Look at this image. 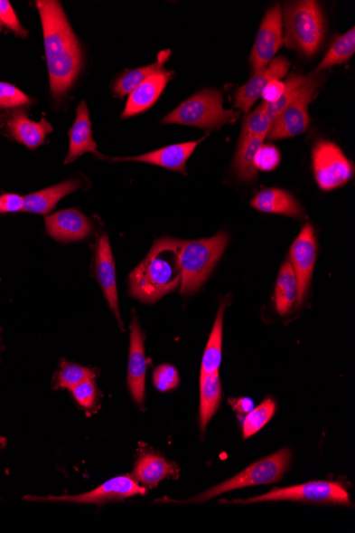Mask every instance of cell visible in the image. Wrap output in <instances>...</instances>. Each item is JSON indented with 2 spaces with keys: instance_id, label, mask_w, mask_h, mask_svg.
Wrapping results in <instances>:
<instances>
[{
  "instance_id": "obj_1",
  "label": "cell",
  "mask_w": 355,
  "mask_h": 533,
  "mask_svg": "<svg viewBox=\"0 0 355 533\" xmlns=\"http://www.w3.org/2000/svg\"><path fill=\"white\" fill-rule=\"evenodd\" d=\"M43 27L45 52L51 90L55 99H62L79 76L83 56L79 43L56 0L35 2Z\"/></svg>"
},
{
  "instance_id": "obj_2",
  "label": "cell",
  "mask_w": 355,
  "mask_h": 533,
  "mask_svg": "<svg viewBox=\"0 0 355 533\" xmlns=\"http://www.w3.org/2000/svg\"><path fill=\"white\" fill-rule=\"evenodd\" d=\"M178 239L161 238L146 258L131 272L129 294L142 302L158 301L182 283Z\"/></svg>"
},
{
  "instance_id": "obj_3",
  "label": "cell",
  "mask_w": 355,
  "mask_h": 533,
  "mask_svg": "<svg viewBox=\"0 0 355 533\" xmlns=\"http://www.w3.org/2000/svg\"><path fill=\"white\" fill-rule=\"evenodd\" d=\"M228 242L229 235L226 233H220L210 239L180 241V293L190 296L202 287L220 262Z\"/></svg>"
},
{
  "instance_id": "obj_4",
  "label": "cell",
  "mask_w": 355,
  "mask_h": 533,
  "mask_svg": "<svg viewBox=\"0 0 355 533\" xmlns=\"http://www.w3.org/2000/svg\"><path fill=\"white\" fill-rule=\"evenodd\" d=\"M285 45L312 57L321 48L324 36V20L321 5L313 0L286 3L282 14Z\"/></svg>"
},
{
  "instance_id": "obj_5",
  "label": "cell",
  "mask_w": 355,
  "mask_h": 533,
  "mask_svg": "<svg viewBox=\"0 0 355 533\" xmlns=\"http://www.w3.org/2000/svg\"><path fill=\"white\" fill-rule=\"evenodd\" d=\"M222 100L220 90H202L166 115L162 122L218 130L226 124H233L238 118V113L224 109Z\"/></svg>"
},
{
  "instance_id": "obj_6",
  "label": "cell",
  "mask_w": 355,
  "mask_h": 533,
  "mask_svg": "<svg viewBox=\"0 0 355 533\" xmlns=\"http://www.w3.org/2000/svg\"><path fill=\"white\" fill-rule=\"evenodd\" d=\"M292 462V452L288 448L273 453L266 458L258 460L240 471L239 474L230 478V480L210 488L196 498L186 502H204L216 498L220 494L230 492V490L243 489L252 486H261V484H269L278 482L290 469Z\"/></svg>"
},
{
  "instance_id": "obj_7",
  "label": "cell",
  "mask_w": 355,
  "mask_h": 533,
  "mask_svg": "<svg viewBox=\"0 0 355 533\" xmlns=\"http://www.w3.org/2000/svg\"><path fill=\"white\" fill-rule=\"evenodd\" d=\"M300 501L318 505L351 506L350 495L340 482L311 481L299 486L275 489L270 492L247 500H234L231 504H254L263 501Z\"/></svg>"
},
{
  "instance_id": "obj_8",
  "label": "cell",
  "mask_w": 355,
  "mask_h": 533,
  "mask_svg": "<svg viewBox=\"0 0 355 533\" xmlns=\"http://www.w3.org/2000/svg\"><path fill=\"white\" fill-rule=\"evenodd\" d=\"M323 77L313 72L304 84L297 99L288 105L274 120L267 135L268 140H285V138L303 135L308 130L311 119L309 106L315 100L317 90L322 84Z\"/></svg>"
},
{
  "instance_id": "obj_9",
  "label": "cell",
  "mask_w": 355,
  "mask_h": 533,
  "mask_svg": "<svg viewBox=\"0 0 355 533\" xmlns=\"http://www.w3.org/2000/svg\"><path fill=\"white\" fill-rule=\"evenodd\" d=\"M313 169L319 187L331 191L351 179L353 167L333 142L318 141L312 151Z\"/></svg>"
},
{
  "instance_id": "obj_10",
  "label": "cell",
  "mask_w": 355,
  "mask_h": 533,
  "mask_svg": "<svg viewBox=\"0 0 355 533\" xmlns=\"http://www.w3.org/2000/svg\"><path fill=\"white\" fill-rule=\"evenodd\" d=\"M146 488L137 483L131 476H119L102 483L89 492L70 495V496H50V498H30L26 496L25 500L40 501H66L75 504H105V502L123 500L134 498L135 495H144Z\"/></svg>"
},
{
  "instance_id": "obj_11",
  "label": "cell",
  "mask_w": 355,
  "mask_h": 533,
  "mask_svg": "<svg viewBox=\"0 0 355 533\" xmlns=\"http://www.w3.org/2000/svg\"><path fill=\"white\" fill-rule=\"evenodd\" d=\"M317 242L315 230L306 224L294 240L290 251V262L298 282L297 307L303 305L310 287L313 270L316 262Z\"/></svg>"
},
{
  "instance_id": "obj_12",
  "label": "cell",
  "mask_w": 355,
  "mask_h": 533,
  "mask_svg": "<svg viewBox=\"0 0 355 533\" xmlns=\"http://www.w3.org/2000/svg\"><path fill=\"white\" fill-rule=\"evenodd\" d=\"M283 43V15L279 5L270 8L265 14L258 29L250 64L255 71L268 65L275 59Z\"/></svg>"
},
{
  "instance_id": "obj_13",
  "label": "cell",
  "mask_w": 355,
  "mask_h": 533,
  "mask_svg": "<svg viewBox=\"0 0 355 533\" xmlns=\"http://www.w3.org/2000/svg\"><path fill=\"white\" fill-rule=\"evenodd\" d=\"M146 371L147 359L145 347H144V335L138 319L135 318L130 326L128 387L132 398L141 407L145 402Z\"/></svg>"
},
{
  "instance_id": "obj_14",
  "label": "cell",
  "mask_w": 355,
  "mask_h": 533,
  "mask_svg": "<svg viewBox=\"0 0 355 533\" xmlns=\"http://www.w3.org/2000/svg\"><path fill=\"white\" fill-rule=\"evenodd\" d=\"M291 63L285 57H278L272 60L268 65L255 71L250 81L237 90L236 107L244 113L248 114L252 106L258 99H261L263 90L269 81L274 79L285 77Z\"/></svg>"
},
{
  "instance_id": "obj_15",
  "label": "cell",
  "mask_w": 355,
  "mask_h": 533,
  "mask_svg": "<svg viewBox=\"0 0 355 533\" xmlns=\"http://www.w3.org/2000/svg\"><path fill=\"white\" fill-rule=\"evenodd\" d=\"M96 275L100 284L102 292L109 305L111 311L116 315L120 328L123 329V320L120 317L118 307V296L117 288L116 263L109 239L106 234L101 235L95 252Z\"/></svg>"
},
{
  "instance_id": "obj_16",
  "label": "cell",
  "mask_w": 355,
  "mask_h": 533,
  "mask_svg": "<svg viewBox=\"0 0 355 533\" xmlns=\"http://www.w3.org/2000/svg\"><path fill=\"white\" fill-rule=\"evenodd\" d=\"M45 223L48 234L63 243L84 240L93 232L92 222L76 209L59 211Z\"/></svg>"
},
{
  "instance_id": "obj_17",
  "label": "cell",
  "mask_w": 355,
  "mask_h": 533,
  "mask_svg": "<svg viewBox=\"0 0 355 533\" xmlns=\"http://www.w3.org/2000/svg\"><path fill=\"white\" fill-rule=\"evenodd\" d=\"M173 76V71L163 70L150 76L141 86L132 90L122 118L135 117V115L145 112L149 108H152L155 101L159 100L161 94L163 93L167 83L171 81Z\"/></svg>"
},
{
  "instance_id": "obj_18",
  "label": "cell",
  "mask_w": 355,
  "mask_h": 533,
  "mask_svg": "<svg viewBox=\"0 0 355 533\" xmlns=\"http://www.w3.org/2000/svg\"><path fill=\"white\" fill-rule=\"evenodd\" d=\"M201 141L173 144L171 147L160 148L145 155L127 157H117L114 161H136L149 163L156 167L172 169L174 172L185 174L186 162Z\"/></svg>"
},
{
  "instance_id": "obj_19",
  "label": "cell",
  "mask_w": 355,
  "mask_h": 533,
  "mask_svg": "<svg viewBox=\"0 0 355 533\" xmlns=\"http://www.w3.org/2000/svg\"><path fill=\"white\" fill-rule=\"evenodd\" d=\"M250 205L265 214H275L294 217V219H305V212L303 205L292 194L280 189H265L258 192Z\"/></svg>"
},
{
  "instance_id": "obj_20",
  "label": "cell",
  "mask_w": 355,
  "mask_h": 533,
  "mask_svg": "<svg viewBox=\"0 0 355 533\" xmlns=\"http://www.w3.org/2000/svg\"><path fill=\"white\" fill-rule=\"evenodd\" d=\"M98 145L93 138L91 119L86 100H82L77 108V117L70 131V150L65 165L74 162L86 153H95Z\"/></svg>"
},
{
  "instance_id": "obj_21",
  "label": "cell",
  "mask_w": 355,
  "mask_h": 533,
  "mask_svg": "<svg viewBox=\"0 0 355 533\" xmlns=\"http://www.w3.org/2000/svg\"><path fill=\"white\" fill-rule=\"evenodd\" d=\"M178 472L177 466L168 462L163 457L145 452L137 458L131 477L143 486L154 488L165 478L174 477Z\"/></svg>"
},
{
  "instance_id": "obj_22",
  "label": "cell",
  "mask_w": 355,
  "mask_h": 533,
  "mask_svg": "<svg viewBox=\"0 0 355 533\" xmlns=\"http://www.w3.org/2000/svg\"><path fill=\"white\" fill-rule=\"evenodd\" d=\"M7 126L12 138L25 145L29 149L41 147L48 133L52 131V126L45 119H41L40 122H33L23 111H16L12 114Z\"/></svg>"
},
{
  "instance_id": "obj_23",
  "label": "cell",
  "mask_w": 355,
  "mask_h": 533,
  "mask_svg": "<svg viewBox=\"0 0 355 533\" xmlns=\"http://www.w3.org/2000/svg\"><path fill=\"white\" fill-rule=\"evenodd\" d=\"M79 187V181L66 180L64 183L48 187V189L29 194L23 197V211L43 215L50 214L63 197Z\"/></svg>"
},
{
  "instance_id": "obj_24",
  "label": "cell",
  "mask_w": 355,
  "mask_h": 533,
  "mask_svg": "<svg viewBox=\"0 0 355 533\" xmlns=\"http://www.w3.org/2000/svg\"><path fill=\"white\" fill-rule=\"evenodd\" d=\"M264 138L256 137H240L238 147L233 161V169L240 180L252 183L257 178L255 157L263 145Z\"/></svg>"
},
{
  "instance_id": "obj_25",
  "label": "cell",
  "mask_w": 355,
  "mask_h": 533,
  "mask_svg": "<svg viewBox=\"0 0 355 533\" xmlns=\"http://www.w3.org/2000/svg\"><path fill=\"white\" fill-rule=\"evenodd\" d=\"M221 402V384L219 373L201 376V414L200 422L202 432L220 408Z\"/></svg>"
},
{
  "instance_id": "obj_26",
  "label": "cell",
  "mask_w": 355,
  "mask_h": 533,
  "mask_svg": "<svg viewBox=\"0 0 355 533\" xmlns=\"http://www.w3.org/2000/svg\"><path fill=\"white\" fill-rule=\"evenodd\" d=\"M226 301H221L215 323L209 338L206 349H204L201 375L219 373L222 358V331H224V315Z\"/></svg>"
},
{
  "instance_id": "obj_27",
  "label": "cell",
  "mask_w": 355,
  "mask_h": 533,
  "mask_svg": "<svg viewBox=\"0 0 355 533\" xmlns=\"http://www.w3.org/2000/svg\"><path fill=\"white\" fill-rule=\"evenodd\" d=\"M170 56V51L162 52L159 54L158 62L144 66V68L124 72V74L120 75L117 78V81L114 82V93H116L117 97L129 95L132 90H135L138 86H141V84L150 76L163 71L164 64Z\"/></svg>"
},
{
  "instance_id": "obj_28",
  "label": "cell",
  "mask_w": 355,
  "mask_h": 533,
  "mask_svg": "<svg viewBox=\"0 0 355 533\" xmlns=\"http://www.w3.org/2000/svg\"><path fill=\"white\" fill-rule=\"evenodd\" d=\"M298 282L290 262L283 263L276 283L275 304L280 315H285L292 310L297 302Z\"/></svg>"
},
{
  "instance_id": "obj_29",
  "label": "cell",
  "mask_w": 355,
  "mask_h": 533,
  "mask_svg": "<svg viewBox=\"0 0 355 533\" xmlns=\"http://www.w3.org/2000/svg\"><path fill=\"white\" fill-rule=\"evenodd\" d=\"M355 52V30H349L348 33L339 36L330 47L326 56L322 59L321 64L314 71L316 74L334 65L344 64L351 59Z\"/></svg>"
},
{
  "instance_id": "obj_30",
  "label": "cell",
  "mask_w": 355,
  "mask_h": 533,
  "mask_svg": "<svg viewBox=\"0 0 355 533\" xmlns=\"http://www.w3.org/2000/svg\"><path fill=\"white\" fill-rule=\"evenodd\" d=\"M306 78H308V76L305 77L298 74H291L285 82V92H283L280 99L274 102V104H265V102H263L265 113H266L267 118L272 120V123L288 105L292 104V102L297 99L301 90L304 88Z\"/></svg>"
},
{
  "instance_id": "obj_31",
  "label": "cell",
  "mask_w": 355,
  "mask_h": 533,
  "mask_svg": "<svg viewBox=\"0 0 355 533\" xmlns=\"http://www.w3.org/2000/svg\"><path fill=\"white\" fill-rule=\"evenodd\" d=\"M276 412V403L272 398L265 399V401L250 411L248 414L244 416L243 422V435L244 439H248L252 435L260 432V430L267 425V423L272 420Z\"/></svg>"
},
{
  "instance_id": "obj_32",
  "label": "cell",
  "mask_w": 355,
  "mask_h": 533,
  "mask_svg": "<svg viewBox=\"0 0 355 533\" xmlns=\"http://www.w3.org/2000/svg\"><path fill=\"white\" fill-rule=\"evenodd\" d=\"M94 378L95 373L91 369L77 365V363L62 361L56 386L70 390L75 385L81 384L82 381Z\"/></svg>"
},
{
  "instance_id": "obj_33",
  "label": "cell",
  "mask_w": 355,
  "mask_h": 533,
  "mask_svg": "<svg viewBox=\"0 0 355 533\" xmlns=\"http://www.w3.org/2000/svg\"><path fill=\"white\" fill-rule=\"evenodd\" d=\"M272 120L267 118L264 110V105L258 106L256 110L247 115L240 137L267 138Z\"/></svg>"
},
{
  "instance_id": "obj_34",
  "label": "cell",
  "mask_w": 355,
  "mask_h": 533,
  "mask_svg": "<svg viewBox=\"0 0 355 533\" xmlns=\"http://www.w3.org/2000/svg\"><path fill=\"white\" fill-rule=\"evenodd\" d=\"M32 100L19 88L7 82H0V108L11 109L32 104Z\"/></svg>"
},
{
  "instance_id": "obj_35",
  "label": "cell",
  "mask_w": 355,
  "mask_h": 533,
  "mask_svg": "<svg viewBox=\"0 0 355 533\" xmlns=\"http://www.w3.org/2000/svg\"><path fill=\"white\" fill-rule=\"evenodd\" d=\"M179 383V373L176 367L162 365L154 369V384L159 391L168 392L176 389Z\"/></svg>"
},
{
  "instance_id": "obj_36",
  "label": "cell",
  "mask_w": 355,
  "mask_h": 533,
  "mask_svg": "<svg viewBox=\"0 0 355 533\" xmlns=\"http://www.w3.org/2000/svg\"><path fill=\"white\" fill-rule=\"evenodd\" d=\"M281 155L274 145H262L255 157V167L260 171L270 172L279 166Z\"/></svg>"
},
{
  "instance_id": "obj_37",
  "label": "cell",
  "mask_w": 355,
  "mask_h": 533,
  "mask_svg": "<svg viewBox=\"0 0 355 533\" xmlns=\"http://www.w3.org/2000/svg\"><path fill=\"white\" fill-rule=\"evenodd\" d=\"M70 392L73 394L76 402L82 405L83 408L91 409L94 407L96 398H98V389H96L94 379L82 381L81 384L70 389Z\"/></svg>"
},
{
  "instance_id": "obj_38",
  "label": "cell",
  "mask_w": 355,
  "mask_h": 533,
  "mask_svg": "<svg viewBox=\"0 0 355 533\" xmlns=\"http://www.w3.org/2000/svg\"><path fill=\"white\" fill-rule=\"evenodd\" d=\"M0 24L22 38H25L27 35L26 30L22 27L19 17L7 0H0Z\"/></svg>"
},
{
  "instance_id": "obj_39",
  "label": "cell",
  "mask_w": 355,
  "mask_h": 533,
  "mask_svg": "<svg viewBox=\"0 0 355 533\" xmlns=\"http://www.w3.org/2000/svg\"><path fill=\"white\" fill-rule=\"evenodd\" d=\"M23 210V197L17 194H4L0 196V214H14Z\"/></svg>"
},
{
  "instance_id": "obj_40",
  "label": "cell",
  "mask_w": 355,
  "mask_h": 533,
  "mask_svg": "<svg viewBox=\"0 0 355 533\" xmlns=\"http://www.w3.org/2000/svg\"><path fill=\"white\" fill-rule=\"evenodd\" d=\"M285 83L279 81V79H274V81H269L267 86L263 90L261 96L265 104H274V102L280 99L283 92H285Z\"/></svg>"
},
{
  "instance_id": "obj_41",
  "label": "cell",
  "mask_w": 355,
  "mask_h": 533,
  "mask_svg": "<svg viewBox=\"0 0 355 533\" xmlns=\"http://www.w3.org/2000/svg\"><path fill=\"white\" fill-rule=\"evenodd\" d=\"M228 402L240 417L248 414L255 408L254 401L248 397L230 398Z\"/></svg>"
},
{
  "instance_id": "obj_42",
  "label": "cell",
  "mask_w": 355,
  "mask_h": 533,
  "mask_svg": "<svg viewBox=\"0 0 355 533\" xmlns=\"http://www.w3.org/2000/svg\"><path fill=\"white\" fill-rule=\"evenodd\" d=\"M2 29H3V25H2V24H0V32H2Z\"/></svg>"
}]
</instances>
